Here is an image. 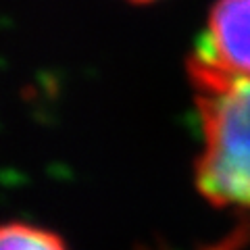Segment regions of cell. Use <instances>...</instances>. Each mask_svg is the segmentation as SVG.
Returning a JSON list of instances; mask_svg holds the SVG:
<instances>
[{
    "label": "cell",
    "mask_w": 250,
    "mask_h": 250,
    "mask_svg": "<svg viewBox=\"0 0 250 250\" xmlns=\"http://www.w3.org/2000/svg\"><path fill=\"white\" fill-rule=\"evenodd\" d=\"M202 129L194 184L217 208L250 217V80L188 69Z\"/></svg>",
    "instance_id": "cell-1"
},
{
    "label": "cell",
    "mask_w": 250,
    "mask_h": 250,
    "mask_svg": "<svg viewBox=\"0 0 250 250\" xmlns=\"http://www.w3.org/2000/svg\"><path fill=\"white\" fill-rule=\"evenodd\" d=\"M188 69L250 80V0H217Z\"/></svg>",
    "instance_id": "cell-2"
},
{
    "label": "cell",
    "mask_w": 250,
    "mask_h": 250,
    "mask_svg": "<svg viewBox=\"0 0 250 250\" xmlns=\"http://www.w3.org/2000/svg\"><path fill=\"white\" fill-rule=\"evenodd\" d=\"M0 250H67L62 240L48 229L29 223L0 225Z\"/></svg>",
    "instance_id": "cell-3"
},
{
    "label": "cell",
    "mask_w": 250,
    "mask_h": 250,
    "mask_svg": "<svg viewBox=\"0 0 250 250\" xmlns=\"http://www.w3.org/2000/svg\"><path fill=\"white\" fill-rule=\"evenodd\" d=\"M134 2H150V0H134Z\"/></svg>",
    "instance_id": "cell-4"
}]
</instances>
